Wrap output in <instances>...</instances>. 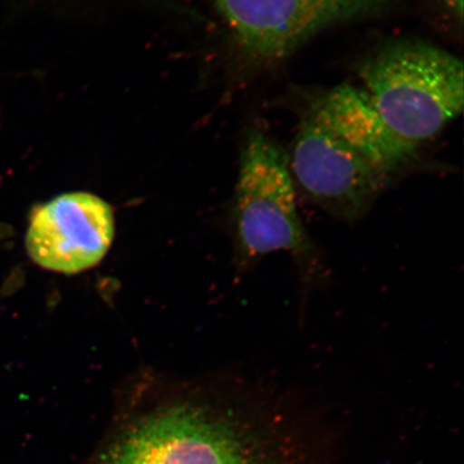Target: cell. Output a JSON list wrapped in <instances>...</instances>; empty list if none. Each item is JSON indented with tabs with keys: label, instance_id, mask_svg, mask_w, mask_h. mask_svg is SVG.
Wrapping results in <instances>:
<instances>
[{
	"label": "cell",
	"instance_id": "obj_1",
	"mask_svg": "<svg viewBox=\"0 0 464 464\" xmlns=\"http://www.w3.org/2000/svg\"><path fill=\"white\" fill-rule=\"evenodd\" d=\"M361 90L390 130L419 148L462 112L463 63L419 40L384 46L359 68Z\"/></svg>",
	"mask_w": 464,
	"mask_h": 464
},
{
	"label": "cell",
	"instance_id": "obj_2",
	"mask_svg": "<svg viewBox=\"0 0 464 464\" xmlns=\"http://www.w3.org/2000/svg\"><path fill=\"white\" fill-rule=\"evenodd\" d=\"M234 218L241 268L283 252L299 266L304 281L324 276L321 256L298 212L288 156L260 130L249 133L242 150Z\"/></svg>",
	"mask_w": 464,
	"mask_h": 464
},
{
	"label": "cell",
	"instance_id": "obj_3",
	"mask_svg": "<svg viewBox=\"0 0 464 464\" xmlns=\"http://www.w3.org/2000/svg\"><path fill=\"white\" fill-rule=\"evenodd\" d=\"M394 0H214L249 61L272 65L312 38L345 23L372 17Z\"/></svg>",
	"mask_w": 464,
	"mask_h": 464
},
{
	"label": "cell",
	"instance_id": "obj_4",
	"mask_svg": "<svg viewBox=\"0 0 464 464\" xmlns=\"http://www.w3.org/2000/svg\"><path fill=\"white\" fill-rule=\"evenodd\" d=\"M102 464H261L239 429L206 410L179 406L130 428Z\"/></svg>",
	"mask_w": 464,
	"mask_h": 464
},
{
	"label": "cell",
	"instance_id": "obj_5",
	"mask_svg": "<svg viewBox=\"0 0 464 464\" xmlns=\"http://www.w3.org/2000/svg\"><path fill=\"white\" fill-rule=\"evenodd\" d=\"M288 164L295 185L307 198L348 224L369 212L392 179L310 112L295 136Z\"/></svg>",
	"mask_w": 464,
	"mask_h": 464
},
{
	"label": "cell",
	"instance_id": "obj_6",
	"mask_svg": "<svg viewBox=\"0 0 464 464\" xmlns=\"http://www.w3.org/2000/svg\"><path fill=\"white\" fill-rule=\"evenodd\" d=\"M113 237L111 207L98 196L77 191L34 208L26 249L43 268L74 275L100 264Z\"/></svg>",
	"mask_w": 464,
	"mask_h": 464
},
{
	"label": "cell",
	"instance_id": "obj_7",
	"mask_svg": "<svg viewBox=\"0 0 464 464\" xmlns=\"http://www.w3.org/2000/svg\"><path fill=\"white\" fill-rule=\"evenodd\" d=\"M310 113L391 178L415 159L419 148L394 135L361 87L335 86L313 104Z\"/></svg>",
	"mask_w": 464,
	"mask_h": 464
},
{
	"label": "cell",
	"instance_id": "obj_8",
	"mask_svg": "<svg viewBox=\"0 0 464 464\" xmlns=\"http://www.w3.org/2000/svg\"><path fill=\"white\" fill-rule=\"evenodd\" d=\"M448 9L449 13L458 21L462 23L463 19V0H440Z\"/></svg>",
	"mask_w": 464,
	"mask_h": 464
}]
</instances>
